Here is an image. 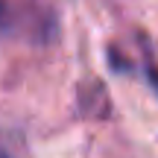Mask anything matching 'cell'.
I'll use <instances>...</instances> for the list:
<instances>
[{"instance_id":"6da1fadb","label":"cell","mask_w":158,"mask_h":158,"mask_svg":"<svg viewBox=\"0 0 158 158\" xmlns=\"http://www.w3.org/2000/svg\"><path fill=\"white\" fill-rule=\"evenodd\" d=\"M79 102H82V111L91 117H106L108 114V94L102 91L100 82H88L79 88Z\"/></svg>"},{"instance_id":"7a4b0ae2","label":"cell","mask_w":158,"mask_h":158,"mask_svg":"<svg viewBox=\"0 0 158 158\" xmlns=\"http://www.w3.org/2000/svg\"><path fill=\"white\" fill-rule=\"evenodd\" d=\"M108 62H111V68H114V70H120V73L132 70V62H123V59H120L117 47H111V50H108Z\"/></svg>"},{"instance_id":"3957f363","label":"cell","mask_w":158,"mask_h":158,"mask_svg":"<svg viewBox=\"0 0 158 158\" xmlns=\"http://www.w3.org/2000/svg\"><path fill=\"white\" fill-rule=\"evenodd\" d=\"M147 76H149V82H152V88L158 91V64L149 59V64H147Z\"/></svg>"}]
</instances>
